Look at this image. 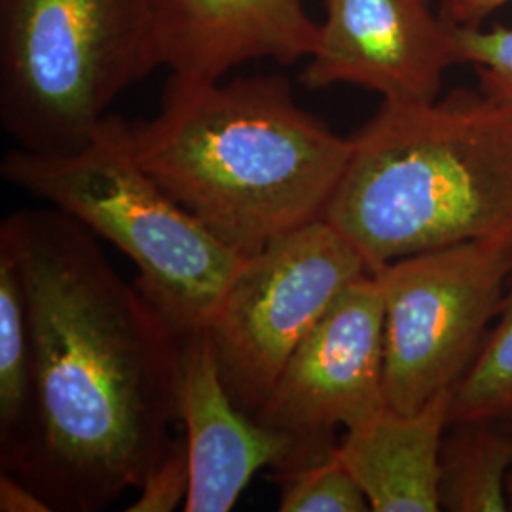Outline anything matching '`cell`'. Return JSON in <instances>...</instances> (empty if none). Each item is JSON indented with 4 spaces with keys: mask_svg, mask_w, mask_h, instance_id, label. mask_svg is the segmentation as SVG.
Instances as JSON below:
<instances>
[{
    "mask_svg": "<svg viewBox=\"0 0 512 512\" xmlns=\"http://www.w3.org/2000/svg\"><path fill=\"white\" fill-rule=\"evenodd\" d=\"M31 330V404L0 456L57 512H99L137 492L177 439L184 334L57 209L2 220Z\"/></svg>",
    "mask_w": 512,
    "mask_h": 512,
    "instance_id": "1",
    "label": "cell"
},
{
    "mask_svg": "<svg viewBox=\"0 0 512 512\" xmlns=\"http://www.w3.org/2000/svg\"><path fill=\"white\" fill-rule=\"evenodd\" d=\"M129 129L148 175L243 258L325 220L353 150L279 76H171L160 112Z\"/></svg>",
    "mask_w": 512,
    "mask_h": 512,
    "instance_id": "2",
    "label": "cell"
},
{
    "mask_svg": "<svg viewBox=\"0 0 512 512\" xmlns=\"http://www.w3.org/2000/svg\"><path fill=\"white\" fill-rule=\"evenodd\" d=\"M353 139L325 220L368 272L458 243L512 241V110L482 92L387 103Z\"/></svg>",
    "mask_w": 512,
    "mask_h": 512,
    "instance_id": "3",
    "label": "cell"
},
{
    "mask_svg": "<svg viewBox=\"0 0 512 512\" xmlns=\"http://www.w3.org/2000/svg\"><path fill=\"white\" fill-rule=\"evenodd\" d=\"M0 173L128 256L139 272V289L181 334L207 329L247 262L148 175L122 116L109 114L73 152L14 148Z\"/></svg>",
    "mask_w": 512,
    "mask_h": 512,
    "instance_id": "4",
    "label": "cell"
},
{
    "mask_svg": "<svg viewBox=\"0 0 512 512\" xmlns=\"http://www.w3.org/2000/svg\"><path fill=\"white\" fill-rule=\"evenodd\" d=\"M158 67L148 0H0V120L18 148L84 147Z\"/></svg>",
    "mask_w": 512,
    "mask_h": 512,
    "instance_id": "5",
    "label": "cell"
},
{
    "mask_svg": "<svg viewBox=\"0 0 512 512\" xmlns=\"http://www.w3.org/2000/svg\"><path fill=\"white\" fill-rule=\"evenodd\" d=\"M512 241L484 239L403 256L378 272L385 296V403L410 414L456 389L494 325Z\"/></svg>",
    "mask_w": 512,
    "mask_h": 512,
    "instance_id": "6",
    "label": "cell"
},
{
    "mask_svg": "<svg viewBox=\"0 0 512 512\" xmlns=\"http://www.w3.org/2000/svg\"><path fill=\"white\" fill-rule=\"evenodd\" d=\"M366 272L365 260L327 220L247 258L205 329L220 378L241 410L255 416L294 349Z\"/></svg>",
    "mask_w": 512,
    "mask_h": 512,
    "instance_id": "7",
    "label": "cell"
},
{
    "mask_svg": "<svg viewBox=\"0 0 512 512\" xmlns=\"http://www.w3.org/2000/svg\"><path fill=\"white\" fill-rule=\"evenodd\" d=\"M385 296L380 277H357L294 349L255 412L291 442L285 473L329 458L336 431L363 425L384 408Z\"/></svg>",
    "mask_w": 512,
    "mask_h": 512,
    "instance_id": "8",
    "label": "cell"
},
{
    "mask_svg": "<svg viewBox=\"0 0 512 512\" xmlns=\"http://www.w3.org/2000/svg\"><path fill=\"white\" fill-rule=\"evenodd\" d=\"M452 65L454 27L435 0H325L300 82L310 90L361 86L387 103H431Z\"/></svg>",
    "mask_w": 512,
    "mask_h": 512,
    "instance_id": "9",
    "label": "cell"
},
{
    "mask_svg": "<svg viewBox=\"0 0 512 512\" xmlns=\"http://www.w3.org/2000/svg\"><path fill=\"white\" fill-rule=\"evenodd\" d=\"M179 423L190 465L186 512L232 511L262 469L279 471L291 458V442L232 399L205 329L184 334Z\"/></svg>",
    "mask_w": 512,
    "mask_h": 512,
    "instance_id": "10",
    "label": "cell"
},
{
    "mask_svg": "<svg viewBox=\"0 0 512 512\" xmlns=\"http://www.w3.org/2000/svg\"><path fill=\"white\" fill-rule=\"evenodd\" d=\"M160 67L190 82L222 80L239 65L308 59L319 23L304 0H148Z\"/></svg>",
    "mask_w": 512,
    "mask_h": 512,
    "instance_id": "11",
    "label": "cell"
},
{
    "mask_svg": "<svg viewBox=\"0 0 512 512\" xmlns=\"http://www.w3.org/2000/svg\"><path fill=\"white\" fill-rule=\"evenodd\" d=\"M452 397L454 389L442 391L410 414L387 406L336 444L334 454L365 492L370 511H440V452Z\"/></svg>",
    "mask_w": 512,
    "mask_h": 512,
    "instance_id": "12",
    "label": "cell"
},
{
    "mask_svg": "<svg viewBox=\"0 0 512 512\" xmlns=\"http://www.w3.org/2000/svg\"><path fill=\"white\" fill-rule=\"evenodd\" d=\"M497 420L450 421L440 452V511H512V437Z\"/></svg>",
    "mask_w": 512,
    "mask_h": 512,
    "instance_id": "13",
    "label": "cell"
},
{
    "mask_svg": "<svg viewBox=\"0 0 512 512\" xmlns=\"http://www.w3.org/2000/svg\"><path fill=\"white\" fill-rule=\"evenodd\" d=\"M31 330L18 260L0 241V456L18 440L31 404Z\"/></svg>",
    "mask_w": 512,
    "mask_h": 512,
    "instance_id": "14",
    "label": "cell"
},
{
    "mask_svg": "<svg viewBox=\"0 0 512 512\" xmlns=\"http://www.w3.org/2000/svg\"><path fill=\"white\" fill-rule=\"evenodd\" d=\"M512 406V270L494 325L452 397V421L509 416Z\"/></svg>",
    "mask_w": 512,
    "mask_h": 512,
    "instance_id": "15",
    "label": "cell"
},
{
    "mask_svg": "<svg viewBox=\"0 0 512 512\" xmlns=\"http://www.w3.org/2000/svg\"><path fill=\"white\" fill-rule=\"evenodd\" d=\"M281 512H365L368 499L338 456L279 473Z\"/></svg>",
    "mask_w": 512,
    "mask_h": 512,
    "instance_id": "16",
    "label": "cell"
},
{
    "mask_svg": "<svg viewBox=\"0 0 512 512\" xmlns=\"http://www.w3.org/2000/svg\"><path fill=\"white\" fill-rule=\"evenodd\" d=\"M456 63L475 67L480 92L512 110V27L452 25Z\"/></svg>",
    "mask_w": 512,
    "mask_h": 512,
    "instance_id": "17",
    "label": "cell"
},
{
    "mask_svg": "<svg viewBox=\"0 0 512 512\" xmlns=\"http://www.w3.org/2000/svg\"><path fill=\"white\" fill-rule=\"evenodd\" d=\"M190 490V465L184 439H177L171 452L145 478L129 512H169L184 505Z\"/></svg>",
    "mask_w": 512,
    "mask_h": 512,
    "instance_id": "18",
    "label": "cell"
},
{
    "mask_svg": "<svg viewBox=\"0 0 512 512\" xmlns=\"http://www.w3.org/2000/svg\"><path fill=\"white\" fill-rule=\"evenodd\" d=\"M0 511L2 512H52V507L29 484L18 476L0 475Z\"/></svg>",
    "mask_w": 512,
    "mask_h": 512,
    "instance_id": "19",
    "label": "cell"
},
{
    "mask_svg": "<svg viewBox=\"0 0 512 512\" xmlns=\"http://www.w3.org/2000/svg\"><path fill=\"white\" fill-rule=\"evenodd\" d=\"M512 0H442L440 14L452 25H480Z\"/></svg>",
    "mask_w": 512,
    "mask_h": 512,
    "instance_id": "20",
    "label": "cell"
},
{
    "mask_svg": "<svg viewBox=\"0 0 512 512\" xmlns=\"http://www.w3.org/2000/svg\"><path fill=\"white\" fill-rule=\"evenodd\" d=\"M509 416H512V406H511V410H509ZM509 497H511V509H512V473H511V478H509Z\"/></svg>",
    "mask_w": 512,
    "mask_h": 512,
    "instance_id": "21",
    "label": "cell"
}]
</instances>
